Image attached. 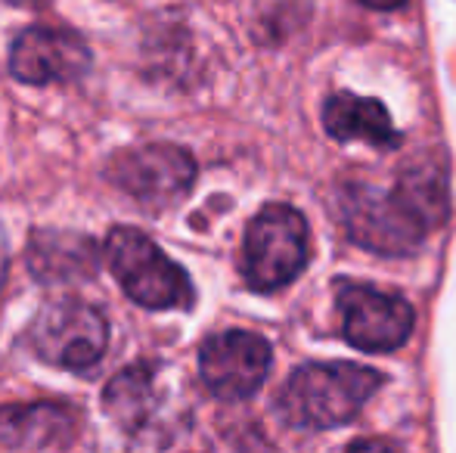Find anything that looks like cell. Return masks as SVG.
Wrapping results in <instances>:
<instances>
[{
	"label": "cell",
	"mask_w": 456,
	"mask_h": 453,
	"mask_svg": "<svg viewBox=\"0 0 456 453\" xmlns=\"http://www.w3.org/2000/svg\"><path fill=\"white\" fill-rule=\"evenodd\" d=\"M342 333L361 351H395L413 333V308L395 292L361 283L338 286Z\"/></svg>",
	"instance_id": "obj_7"
},
{
	"label": "cell",
	"mask_w": 456,
	"mask_h": 453,
	"mask_svg": "<svg viewBox=\"0 0 456 453\" xmlns=\"http://www.w3.org/2000/svg\"><path fill=\"white\" fill-rule=\"evenodd\" d=\"M6 4H16V6H28V4H41V0H6Z\"/></svg>",
	"instance_id": "obj_17"
},
{
	"label": "cell",
	"mask_w": 456,
	"mask_h": 453,
	"mask_svg": "<svg viewBox=\"0 0 456 453\" xmlns=\"http://www.w3.org/2000/svg\"><path fill=\"white\" fill-rule=\"evenodd\" d=\"M91 69V50L69 28H25L10 47V72L22 85H69Z\"/></svg>",
	"instance_id": "obj_9"
},
{
	"label": "cell",
	"mask_w": 456,
	"mask_h": 453,
	"mask_svg": "<svg viewBox=\"0 0 456 453\" xmlns=\"http://www.w3.org/2000/svg\"><path fill=\"white\" fill-rule=\"evenodd\" d=\"M28 344L44 363L60 369H91L109 344V323L94 304L62 298L37 311Z\"/></svg>",
	"instance_id": "obj_4"
},
{
	"label": "cell",
	"mask_w": 456,
	"mask_h": 453,
	"mask_svg": "<svg viewBox=\"0 0 456 453\" xmlns=\"http://www.w3.org/2000/svg\"><path fill=\"white\" fill-rule=\"evenodd\" d=\"M4 283H6V258H4V252H0V289H4Z\"/></svg>",
	"instance_id": "obj_16"
},
{
	"label": "cell",
	"mask_w": 456,
	"mask_h": 453,
	"mask_svg": "<svg viewBox=\"0 0 456 453\" xmlns=\"http://www.w3.org/2000/svg\"><path fill=\"white\" fill-rule=\"evenodd\" d=\"M109 181L146 206L165 208L183 199L196 177L190 152L171 143H146L125 150L109 162Z\"/></svg>",
	"instance_id": "obj_6"
},
{
	"label": "cell",
	"mask_w": 456,
	"mask_h": 453,
	"mask_svg": "<svg viewBox=\"0 0 456 453\" xmlns=\"http://www.w3.org/2000/svg\"><path fill=\"white\" fill-rule=\"evenodd\" d=\"M379 388L382 373L361 363H307L286 382L280 410L298 429H332L351 423Z\"/></svg>",
	"instance_id": "obj_1"
},
{
	"label": "cell",
	"mask_w": 456,
	"mask_h": 453,
	"mask_svg": "<svg viewBox=\"0 0 456 453\" xmlns=\"http://www.w3.org/2000/svg\"><path fill=\"white\" fill-rule=\"evenodd\" d=\"M199 373L221 400H242L258 392L271 373V344L246 329L217 333L199 351Z\"/></svg>",
	"instance_id": "obj_8"
},
{
	"label": "cell",
	"mask_w": 456,
	"mask_h": 453,
	"mask_svg": "<svg viewBox=\"0 0 456 453\" xmlns=\"http://www.w3.org/2000/svg\"><path fill=\"white\" fill-rule=\"evenodd\" d=\"M348 453H395L385 441H376V438H366V441H354L348 448Z\"/></svg>",
	"instance_id": "obj_14"
},
{
	"label": "cell",
	"mask_w": 456,
	"mask_h": 453,
	"mask_svg": "<svg viewBox=\"0 0 456 453\" xmlns=\"http://www.w3.org/2000/svg\"><path fill=\"white\" fill-rule=\"evenodd\" d=\"M363 6H370V10H397V6H403L407 0H361Z\"/></svg>",
	"instance_id": "obj_15"
},
{
	"label": "cell",
	"mask_w": 456,
	"mask_h": 453,
	"mask_svg": "<svg viewBox=\"0 0 456 453\" xmlns=\"http://www.w3.org/2000/svg\"><path fill=\"white\" fill-rule=\"evenodd\" d=\"M31 271L44 279H69L94 271V246L81 236L37 233L28 248Z\"/></svg>",
	"instance_id": "obj_13"
},
{
	"label": "cell",
	"mask_w": 456,
	"mask_h": 453,
	"mask_svg": "<svg viewBox=\"0 0 456 453\" xmlns=\"http://www.w3.org/2000/svg\"><path fill=\"white\" fill-rule=\"evenodd\" d=\"M307 224L295 208L267 206L248 224L242 248V273L258 292H273L289 286L307 264Z\"/></svg>",
	"instance_id": "obj_3"
},
{
	"label": "cell",
	"mask_w": 456,
	"mask_h": 453,
	"mask_svg": "<svg viewBox=\"0 0 456 453\" xmlns=\"http://www.w3.org/2000/svg\"><path fill=\"white\" fill-rule=\"evenodd\" d=\"M323 125L336 140H366L372 146H397L401 133L391 125V115L379 100L354 97V93H336L323 106Z\"/></svg>",
	"instance_id": "obj_10"
},
{
	"label": "cell",
	"mask_w": 456,
	"mask_h": 453,
	"mask_svg": "<svg viewBox=\"0 0 456 453\" xmlns=\"http://www.w3.org/2000/svg\"><path fill=\"white\" fill-rule=\"evenodd\" d=\"M109 271L134 298L150 311L186 308L192 302V286L183 267H177L150 236L134 227H115L106 236Z\"/></svg>",
	"instance_id": "obj_2"
},
{
	"label": "cell",
	"mask_w": 456,
	"mask_h": 453,
	"mask_svg": "<svg viewBox=\"0 0 456 453\" xmlns=\"http://www.w3.org/2000/svg\"><path fill=\"white\" fill-rule=\"evenodd\" d=\"M342 221L351 239L379 255H410L428 230L426 221L401 196V190L395 193L372 187L345 190Z\"/></svg>",
	"instance_id": "obj_5"
},
{
	"label": "cell",
	"mask_w": 456,
	"mask_h": 453,
	"mask_svg": "<svg viewBox=\"0 0 456 453\" xmlns=\"http://www.w3.org/2000/svg\"><path fill=\"white\" fill-rule=\"evenodd\" d=\"M75 417L60 404L12 407L0 413V438L19 448H60L72 438Z\"/></svg>",
	"instance_id": "obj_12"
},
{
	"label": "cell",
	"mask_w": 456,
	"mask_h": 453,
	"mask_svg": "<svg viewBox=\"0 0 456 453\" xmlns=\"http://www.w3.org/2000/svg\"><path fill=\"white\" fill-rule=\"evenodd\" d=\"M156 367L152 363H137L131 369H121L109 388L102 392L109 417L127 432L143 429L152 419V410L159 404V385H156Z\"/></svg>",
	"instance_id": "obj_11"
}]
</instances>
